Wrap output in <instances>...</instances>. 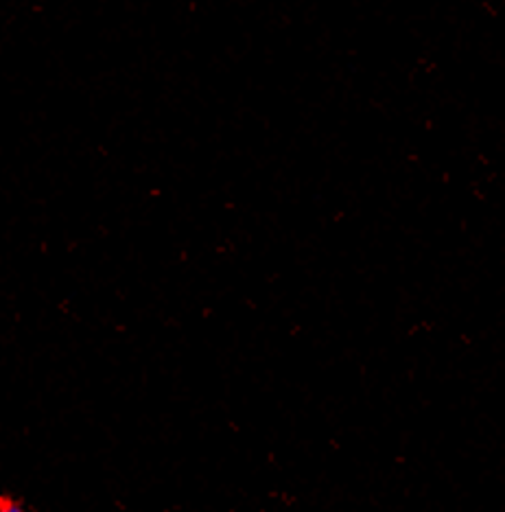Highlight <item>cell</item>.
<instances>
[{
	"label": "cell",
	"instance_id": "cell-1",
	"mask_svg": "<svg viewBox=\"0 0 505 512\" xmlns=\"http://www.w3.org/2000/svg\"><path fill=\"white\" fill-rule=\"evenodd\" d=\"M0 512H27V510H22L18 504L3 502V504H0Z\"/></svg>",
	"mask_w": 505,
	"mask_h": 512
}]
</instances>
